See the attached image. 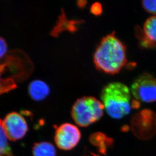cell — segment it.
Wrapping results in <instances>:
<instances>
[{
	"instance_id": "obj_1",
	"label": "cell",
	"mask_w": 156,
	"mask_h": 156,
	"mask_svg": "<svg viewBox=\"0 0 156 156\" xmlns=\"http://www.w3.org/2000/svg\"><path fill=\"white\" fill-rule=\"evenodd\" d=\"M93 61L99 71L117 74L127 63L126 47L114 34L102 39L93 55Z\"/></svg>"
},
{
	"instance_id": "obj_4",
	"label": "cell",
	"mask_w": 156,
	"mask_h": 156,
	"mask_svg": "<svg viewBox=\"0 0 156 156\" xmlns=\"http://www.w3.org/2000/svg\"><path fill=\"white\" fill-rule=\"evenodd\" d=\"M9 55L3 63H0V95L13 90L17 87L16 79L9 76V72L13 73L21 80L27 76L26 71H22V59Z\"/></svg>"
},
{
	"instance_id": "obj_11",
	"label": "cell",
	"mask_w": 156,
	"mask_h": 156,
	"mask_svg": "<svg viewBox=\"0 0 156 156\" xmlns=\"http://www.w3.org/2000/svg\"><path fill=\"white\" fill-rule=\"evenodd\" d=\"M8 140L3 121L0 119V156H14Z\"/></svg>"
},
{
	"instance_id": "obj_7",
	"label": "cell",
	"mask_w": 156,
	"mask_h": 156,
	"mask_svg": "<svg viewBox=\"0 0 156 156\" xmlns=\"http://www.w3.org/2000/svg\"><path fill=\"white\" fill-rule=\"evenodd\" d=\"M8 137L12 141H17L23 138L29 130L26 118L16 112L9 113L3 121Z\"/></svg>"
},
{
	"instance_id": "obj_2",
	"label": "cell",
	"mask_w": 156,
	"mask_h": 156,
	"mask_svg": "<svg viewBox=\"0 0 156 156\" xmlns=\"http://www.w3.org/2000/svg\"><path fill=\"white\" fill-rule=\"evenodd\" d=\"M129 88L121 82L107 84L101 93V101L108 116L121 119L130 113L134 104Z\"/></svg>"
},
{
	"instance_id": "obj_13",
	"label": "cell",
	"mask_w": 156,
	"mask_h": 156,
	"mask_svg": "<svg viewBox=\"0 0 156 156\" xmlns=\"http://www.w3.org/2000/svg\"><path fill=\"white\" fill-rule=\"evenodd\" d=\"M8 51V45L6 41L0 37V60L5 58Z\"/></svg>"
},
{
	"instance_id": "obj_10",
	"label": "cell",
	"mask_w": 156,
	"mask_h": 156,
	"mask_svg": "<svg viewBox=\"0 0 156 156\" xmlns=\"http://www.w3.org/2000/svg\"><path fill=\"white\" fill-rule=\"evenodd\" d=\"M33 156H56V151L53 144L47 141L36 143L33 147Z\"/></svg>"
},
{
	"instance_id": "obj_12",
	"label": "cell",
	"mask_w": 156,
	"mask_h": 156,
	"mask_svg": "<svg viewBox=\"0 0 156 156\" xmlns=\"http://www.w3.org/2000/svg\"><path fill=\"white\" fill-rule=\"evenodd\" d=\"M142 4L147 12L156 14V0H142Z\"/></svg>"
},
{
	"instance_id": "obj_8",
	"label": "cell",
	"mask_w": 156,
	"mask_h": 156,
	"mask_svg": "<svg viewBox=\"0 0 156 156\" xmlns=\"http://www.w3.org/2000/svg\"><path fill=\"white\" fill-rule=\"evenodd\" d=\"M140 34L143 46L147 48L156 46V16L147 19Z\"/></svg>"
},
{
	"instance_id": "obj_9",
	"label": "cell",
	"mask_w": 156,
	"mask_h": 156,
	"mask_svg": "<svg viewBox=\"0 0 156 156\" xmlns=\"http://www.w3.org/2000/svg\"><path fill=\"white\" fill-rule=\"evenodd\" d=\"M28 92L30 98L37 101L46 99L49 95L50 89L46 83L40 80H35L29 84Z\"/></svg>"
},
{
	"instance_id": "obj_3",
	"label": "cell",
	"mask_w": 156,
	"mask_h": 156,
	"mask_svg": "<svg viewBox=\"0 0 156 156\" xmlns=\"http://www.w3.org/2000/svg\"><path fill=\"white\" fill-rule=\"evenodd\" d=\"M105 111L101 101L93 96H84L74 103L71 116L77 125L86 127L100 120Z\"/></svg>"
},
{
	"instance_id": "obj_6",
	"label": "cell",
	"mask_w": 156,
	"mask_h": 156,
	"mask_svg": "<svg viewBox=\"0 0 156 156\" xmlns=\"http://www.w3.org/2000/svg\"><path fill=\"white\" fill-rule=\"evenodd\" d=\"M81 133L77 126L69 123L60 125L56 130L54 141L57 147L69 151L77 146L81 140Z\"/></svg>"
},
{
	"instance_id": "obj_5",
	"label": "cell",
	"mask_w": 156,
	"mask_h": 156,
	"mask_svg": "<svg viewBox=\"0 0 156 156\" xmlns=\"http://www.w3.org/2000/svg\"><path fill=\"white\" fill-rule=\"evenodd\" d=\"M131 92L137 101L151 103L156 101V78L149 73H144L132 83Z\"/></svg>"
}]
</instances>
